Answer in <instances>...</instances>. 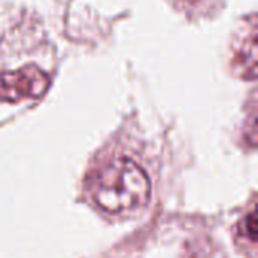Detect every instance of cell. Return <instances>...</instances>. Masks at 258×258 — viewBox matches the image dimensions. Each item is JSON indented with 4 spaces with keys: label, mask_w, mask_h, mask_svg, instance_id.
<instances>
[{
    "label": "cell",
    "mask_w": 258,
    "mask_h": 258,
    "mask_svg": "<svg viewBox=\"0 0 258 258\" xmlns=\"http://www.w3.org/2000/svg\"><path fill=\"white\" fill-rule=\"evenodd\" d=\"M147 172L130 159H115L106 163L91 181V197L104 212L121 215L141 209L150 198Z\"/></svg>",
    "instance_id": "obj_1"
},
{
    "label": "cell",
    "mask_w": 258,
    "mask_h": 258,
    "mask_svg": "<svg viewBox=\"0 0 258 258\" xmlns=\"http://www.w3.org/2000/svg\"><path fill=\"white\" fill-rule=\"evenodd\" d=\"M50 86V77L36 65H24L14 71L0 73V100L21 101L39 98Z\"/></svg>",
    "instance_id": "obj_2"
},
{
    "label": "cell",
    "mask_w": 258,
    "mask_h": 258,
    "mask_svg": "<svg viewBox=\"0 0 258 258\" xmlns=\"http://www.w3.org/2000/svg\"><path fill=\"white\" fill-rule=\"evenodd\" d=\"M233 68L243 79H255L257 74V24H249V32L239 42L233 56Z\"/></svg>",
    "instance_id": "obj_3"
},
{
    "label": "cell",
    "mask_w": 258,
    "mask_h": 258,
    "mask_svg": "<svg viewBox=\"0 0 258 258\" xmlns=\"http://www.w3.org/2000/svg\"><path fill=\"white\" fill-rule=\"evenodd\" d=\"M240 234L248 237L252 243L257 240V215L255 212H251L246 219L242 221L240 224Z\"/></svg>",
    "instance_id": "obj_4"
}]
</instances>
